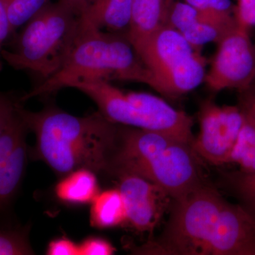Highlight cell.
Listing matches in <instances>:
<instances>
[{"mask_svg": "<svg viewBox=\"0 0 255 255\" xmlns=\"http://www.w3.org/2000/svg\"><path fill=\"white\" fill-rule=\"evenodd\" d=\"M135 50L150 72L153 90L164 97L177 99L204 82L206 60L201 50L167 25Z\"/></svg>", "mask_w": 255, "mask_h": 255, "instance_id": "6", "label": "cell"}, {"mask_svg": "<svg viewBox=\"0 0 255 255\" xmlns=\"http://www.w3.org/2000/svg\"><path fill=\"white\" fill-rule=\"evenodd\" d=\"M129 101L139 109L150 124L151 131L161 132L193 145L194 121L183 111L175 110L157 96L141 92H126Z\"/></svg>", "mask_w": 255, "mask_h": 255, "instance_id": "11", "label": "cell"}, {"mask_svg": "<svg viewBox=\"0 0 255 255\" xmlns=\"http://www.w3.org/2000/svg\"><path fill=\"white\" fill-rule=\"evenodd\" d=\"M16 111L36 135L35 157L55 173L65 176L79 169L110 172L119 125L100 112L79 117L50 106L30 112L21 103Z\"/></svg>", "mask_w": 255, "mask_h": 255, "instance_id": "1", "label": "cell"}, {"mask_svg": "<svg viewBox=\"0 0 255 255\" xmlns=\"http://www.w3.org/2000/svg\"><path fill=\"white\" fill-rule=\"evenodd\" d=\"M81 16L66 2L49 1L9 38L1 56L11 68L25 70L41 83L63 66L76 42Z\"/></svg>", "mask_w": 255, "mask_h": 255, "instance_id": "4", "label": "cell"}, {"mask_svg": "<svg viewBox=\"0 0 255 255\" xmlns=\"http://www.w3.org/2000/svg\"><path fill=\"white\" fill-rule=\"evenodd\" d=\"M68 87L80 90L95 102L104 117L118 125L151 130L143 113L132 105L126 95L105 80H80Z\"/></svg>", "mask_w": 255, "mask_h": 255, "instance_id": "10", "label": "cell"}, {"mask_svg": "<svg viewBox=\"0 0 255 255\" xmlns=\"http://www.w3.org/2000/svg\"><path fill=\"white\" fill-rule=\"evenodd\" d=\"M99 193L95 172L88 169H77L67 174L55 188L57 197L71 204L92 203Z\"/></svg>", "mask_w": 255, "mask_h": 255, "instance_id": "15", "label": "cell"}, {"mask_svg": "<svg viewBox=\"0 0 255 255\" xmlns=\"http://www.w3.org/2000/svg\"><path fill=\"white\" fill-rule=\"evenodd\" d=\"M28 226L0 225V255H33Z\"/></svg>", "mask_w": 255, "mask_h": 255, "instance_id": "18", "label": "cell"}, {"mask_svg": "<svg viewBox=\"0 0 255 255\" xmlns=\"http://www.w3.org/2000/svg\"><path fill=\"white\" fill-rule=\"evenodd\" d=\"M254 84H255V82H254Z\"/></svg>", "mask_w": 255, "mask_h": 255, "instance_id": "30", "label": "cell"}, {"mask_svg": "<svg viewBox=\"0 0 255 255\" xmlns=\"http://www.w3.org/2000/svg\"><path fill=\"white\" fill-rule=\"evenodd\" d=\"M228 163L237 164L243 173L255 174V124L246 118Z\"/></svg>", "mask_w": 255, "mask_h": 255, "instance_id": "17", "label": "cell"}, {"mask_svg": "<svg viewBox=\"0 0 255 255\" xmlns=\"http://www.w3.org/2000/svg\"><path fill=\"white\" fill-rule=\"evenodd\" d=\"M238 106L246 118L255 124V84L239 91Z\"/></svg>", "mask_w": 255, "mask_h": 255, "instance_id": "26", "label": "cell"}, {"mask_svg": "<svg viewBox=\"0 0 255 255\" xmlns=\"http://www.w3.org/2000/svg\"><path fill=\"white\" fill-rule=\"evenodd\" d=\"M187 4L204 10L219 14L235 15V6L231 0H182Z\"/></svg>", "mask_w": 255, "mask_h": 255, "instance_id": "24", "label": "cell"}, {"mask_svg": "<svg viewBox=\"0 0 255 255\" xmlns=\"http://www.w3.org/2000/svg\"><path fill=\"white\" fill-rule=\"evenodd\" d=\"M11 35V26H10L9 18L0 0V72L2 70L3 67L1 52L4 49L5 42L9 41Z\"/></svg>", "mask_w": 255, "mask_h": 255, "instance_id": "28", "label": "cell"}, {"mask_svg": "<svg viewBox=\"0 0 255 255\" xmlns=\"http://www.w3.org/2000/svg\"><path fill=\"white\" fill-rule=\"evenodd\" d=\"M111 173L140 176L177 200L204 184L192 145L161 132L119 125Z\"/></svg>", "mask_w": 255, "mask_h": 255, "instance_id": "2", "label": "cell"}, {"mask_svg": "<svg viewBox=\"0 0 255 255\" xmlns=\"http://www.w3.org/2000/svg\"><path fill=\"white\" fill-rule=\"evenodd\" d=\"M28 130L16 111L14 117L0 136V167L9 158L18 144L26 137Z\"/></svg>", "mask_w": 255, "mask_h": 255, "instance_id": "21", "label": "cell"}, {"mask_svg": "<svg viewBox=\"0 0 255 255\" xmlns=\"http://www.w3.org/2000/svg\"><path fill=\"white\" fill-rule=\"evenodd\" d=\"M79 247L80 255H111L116 251L110 242L97 237L87 238Z\"/></svg>", "mask_w": 255, "mask_h": 255, "instance_id": "23", "label": "cell"}, {"mask_svg": "<svg viewBox=\"0 0 255 255\" xmlns=\"http://www.w3.org/2000/svg\"><path fill=\"white\" fill-rule=\"evenodd\" d=\"M235 16L241 26L248 29L255 27V0H237Z\"/></svg>", "mask_w": 255, "mask_h": 255, "instance_id": "25", "label": "cell"}, {"mask_svg": "<svg viewBox=\"0 0 255 255\" xmlns=\"http://www.w3.org/2000/svg\"><path fill=\"white\" fill-rule=\"evenodd\" d=\"M46 254L49 255H80L79 245L66 238H58L50 242Z\"/></svg>", "mask_w": 255, "mask_h": 255, "instance_id": "27", "label": "cell"}, {"mask_svg": "<svg viewBox=\"0 0 255 255\" xmlns=\"http://www.w3.org/2000/svg\"><path fill=\"white\" fill-rule=\"evenodd\" d=\"M118 176V189L127 208V223L138 232H152L172 198L158 186L136 174Z\"/></svg>", "mask_w": 255, "mask_h": 255, "instance_id": "9", "label": "cell"}, {"mask_svg": "<svg viewBox=\"0 0 255 255\" xmlns=\"http://www.w3.org/2000/svg\"><path fill=\"white\" fill-rule=\"evenodd\" d=\"M90 223L94 227L106 229L127 223V211L119 189L99 193L92 201Z\"/></svg>", "mask_w": 255, "mask_h": 255, "instance_id": "16", "label": "cell"}, {"mask_svg": "<svg viewBox=\"0 0 255 255\" xmlns=\"http://www.w3.org/2000/svg\"><path fill=\"white\" fill-rule=\"evenodd\" d=\"M226 202L216 189L204 184L172 200L170 216L160 236L135 252L140 255H212Z\"/></svg>", "mask_w": 255, "mask_h": 255, "instance_id": "5", "label": "cell"}, {"mask_svg": "<svg viewBox=\"0 0 255 255\" xmlns=\"http://www.w3.org/2000/svg\"><path fill=\"white\" fill-rule=\"evenodd\" d=\"M245 120L238 106L221 107L212 101H205L201 106L200 132L194 138L193 149L210 164L228 163Z\"/></svg>", "mask_w": 255, "mask_h": 255, "instance_id": "8", "label": "cell"}, {"mask_svg": "<svg viewBox=\"0 0 255 255\" xmlns=\"http://www.w3.org/2000/svg\"><path fill=\"white\" fill-rule=\"evenodd\" d=\"M172 0H133L127 39L136 49L161 26Z\"/></svg>", "mask_w": 255, "mask_h": 255, "instance_id": "13", "label": "cell"}, {"mask_svg": "<svg viewBox=\"0 0 255 255\" xmlns=\"http://www.w3.org/2000/svg\"><path fill=\"white\" fill-rule=\"evenodd\" d=\"M63 1L70 5L80 16L85 13L88 4V0H63Z\"/></svg>", "mask_w": 255, "mask_h": 255, "instance_id": "29", "label": "cell"}, {"mask_svg": "<svg viewBox=\"0 0 255 255\" xmlns=\"http://www.w3.org/2000/svg\"><path fill=\"white\" fill-rule=\"evenodd\" d=\"M80 80H118L154 87L150 72L127 37L102 31L81 18L80 33L62 68L21 95L20 102L49 95Z\"/></svg>", "mask_w": 255, "mask_h": 255, "instance_id": "3", "label": "cell"}, {"mask_svg": "<svg viewBox=\"0 0 255 255\" xmlns=\"http://www.w3.org/2000/svg\"><path fill=\"white\" fill-rule=\"evenodd\" d=\"M255 81V46L250 29L237 24L218 43L211 68L206 72V87L214 93L251 87Z\"/></svg>", "mask_w": 255, "mask_h": 255, "instance_id": "7", "label": "cell"}, {"mask_svg": "<svg viewBox=\"0 0 255 255\" xmlns=\"http://www.w3.org/2000/svg\"><path fill=\"white\" fill-rule=\"evenodd\" d=\"M225 181L240 201V205L255 221V174L243 173L241 171L231 172L226 174Z\"/></svg>", "mask_w": 255, "mask_h": 255, "instance_id": "19", "label": "cell"}, {"mask_svg": "<svg viewBox=\"0 0 255 255\" xmlns=\"http://www.w3.org/2000/svg\"><path fill=\"white\" fill-rule=\"evenodd\" d=\"M28 149L26 137L0 167V216L8 214L22 182L27 164Z\"/></svg>", "mask_w": 255, "mask_h": 255, "instance_id": "14", "label": "cell"}, {"mask_svg": "<svg viewBox=\"0 0 255 255\" xmlns=\"http://www.w3.org/2000/svg\"><path fill=\"white\" fill-rule=\"evenodd\" d=\"M20 103V97L9 92H0V136L14 117L16 107Z\"/></svg>", "mask_w": 255, "mask_h": 255, "instance_id": "22", "label": "cell"}, {"mask_svg": "<svg viewBox=\"0 0 255 255\" xmlns=\"http://www.w3.org/2000/svg\"><path fill=\"white\" fill-rule=\"evenodd\" d=\"M133 0H88L81 16L98 29L127 37Z\"/></svg>", "mask_w": 255, "mask_h": 255, "instance_id": "12", "label": "cell"}, {"mask_svg": "<svg viewBox=\"0 0 255 255\" xmlns=\"http://www.w3.org/2000/svg\"><path fill=\"white\" fill-rule=\"evenodd\" d=\"M1 1L9 18L11 37L50 0H1Z\"/></svg>", "mask_w": 255, "mask_h": 255, "instance_id": "20", "label": "cell"}]
</instances>
